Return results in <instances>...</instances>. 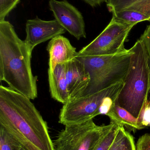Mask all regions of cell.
I'll list each match as a JSON object with an SVG mask.
<instances>
[{
  "label": "cell",
  "mask_w": 150,
  "mask_h": 150,
  "mask_svg": "<svg viewBox=\"0 0 150 150\" xmlns=\"http://www.w3.org/2000/svg\"><path fill=\"white\" fill-rule=\"evenodd\" d=\"M132 136L124 127L121 126L113 142L108 150H120Z\"/></svg>",
  "instance_id": "obj_16"
},
{
  "label": "cell",
  "mask_w": 150,
  "mask_h": 150,
  "mask_svg": "<svg viewBox=\"0 0 150 150\" xmlns=\"http://www.w3.org/2000/svg\"><path fill=\"white\" fill-rule=\"evenodd\" d=\"M138 119L144 127H150V100L149 99L144 105Z\"/></svg>",
  "instance_id": "obj_21"
},
{
  "label": "cell",
  "mask_w": 150,
  "mask_h": 150,
  "mask_svg": "<svg viewBox=\"0 0 150 150\" xmlns=\"http://www.w3.org/2000/svg\"><path fill=\"white\" fill-rule=\"evenodd\" d=\"M140 0H109L107 6L110 12L122 10Z\"/></svg>",
  "instance_id": "obj_18"
},
{
  "label": "cell",
  "mask_w": 150,
  "mask_h": 150,
  "mask_svg": "<svg viewBox=\"0 0 150 150\" xmlns=\"http://www.w3.org/2000/svg\"><path fill=\"white\" fill-rule=\"evenodd\" d=\"M8 130L12 134V135L18 141V142L26 150H41L38 149L37 147L34 146L31 143L27 141L26 139L24 137H23L21 135L19 134L16 133V132H12V131H10V130Z\"/></svg>",
  "instance_id": "obj_24"
},
{
  "label": "cell",
  "mask_w": 150,
  "mask_h": 150,
  "mask_svg": "<svg viewBox=\"0 0 150 150\" xmlns=\"http://www.w3.org/2000/svg\"><path fill=\"white\" fill-rule=\"evenodd\" d=\"M20 0H0V21L5 20L10 12L16 7Z\"/></svg>",
  "instance_id": "obj_19"
},
{
  "label": "cell",
  "mask_w": 150,
  "mask_h": 150,
  "mask_svg": "<svg viewBox=\"0 0 150 150\" xmlns=\"http://www.w3.org/2000/svg\"><path fill=\"white\" fill-rule=\"evenodd\" d=\"M86 3L90 5L91 7L94 8L100 6L104 3H107L109 0H83Z\"/></svg>",
  "instance_id": "obj_27"
},
{
  "label": "cell",
  "mask_w": 150,
  "mask_h": 150,
  "mask_svg": "<svg viewBox=\"0 0 150 150\" xmlns=\"http://www.w3.org/2000/svg\"><path fill=\"white\" fill-rule=\"evenodd\" d=\"M136 150H150V134H146L138 139L136 145Z\"/></svg>",
  "instance_id": "obj_25"
},
{
  "label": "cell",
  "mask_w": 150,
  "mask_h": 150,
  "mask_svg": "<svg viewBox=\"0 0 150 150\" xmlns=\"http://www.w3.org/2000/svg\"></svg>",
  "instance_id": "obj_29"
},
{
  "label": "cell",
  "mask_w": 150,
  "mask_h": 150,
  "mask_svg": "<svg viewBox=\"0 0 150 150\" xmlns=\"http://www.w3.org/2000/svg\"><path fill=\"white\" fill-rule=\"evenodd\" d=\"M120 150H136L134 139L133 136Z\"/></svg>",
  "instance_id": "obj_26"
},
{
  "label": "cell",
  "mask_w": 150,
  "mask_h": 150,
  "mask_svg": "<svg viewBox=\"0 0 150 150\" xmlns=\"http://www.w3.org/2000/svg\"><path fill=\"white\" fill-rule=\"evenodd\" d=\"M133 25H127L116 21L113 17L109 24L101 33L81 49L80 55H107L124 52V44Z\"/></svg>",
  "instance_id": "obj_7"
},
{
  "label": "cell",
  "mask_w": 150,
  "mask_h": 150,
  "mask_svg": "<svg viewBox=\"0 0 150 150\" xmlns=\"http://www.w3.org/2000/svg\"><path fill=\"white\" fill-rule=\"evenodd\" d=\"M49 6L55 19L66 31L78 40L86 38L83 17L75 6L67 0H50Z\"/></svg>",
  "instance_id": "obj_8"
},
{
  "label": "cell",
  "mask_w": 150,
  "mask_h": 150,
  "mask_svg": "<svg viewBox=\"0 0 150 150\" xmlns=\"http://www.w3.org/2000/svg\"><path fill=\"white\" fill-rule=\"evenodd\" d=\"M15 139H16V142H15V144H14V150H26L19 142H18V141L16 140V139L15 137Z\"/></svg>",
  "instance_id": "obj_28"
},
{
  "label": "cell",
  "mask_w": 150,
  "mask_h": 150,
  "mask_svg": "<svg viewBox=\"0 0 150 150\" xmlns=\"http://www.w3.org/2000/svg\"><path fill=\"white\" fill-rule=\"evenodd\" d=\"M66 63L56 66L53 72L48 70L49 91L55 100L64 104L70 100L66 79Z\"/></svg>",
  "instance_id": "obj_12"
},
{
  "label": "cell",
  "mask_w": 150,
  "mask_h": 150,
  "mask_svg": "<svg viewBox=\"0 0 150 150\" xmlns=\"http://www.w3.org/2000/svg\"><path fill=\"white\" fill-rule=\"evenodd\" d=\"M47 51L49 57L48 70L51 72H53L57 65L67 63L76 58L78 54L75 47L62 35L51 39L47 47Z\"/></svg>",
  "instance_id": "obj_11"
},
{
  "label": "cell",
  "mask_w": 150,
  "mask_h": 150,
  "mask_svg": "<svg viewBox=\"0 0 150 150\" xmlns=\"http://www.w3.org/2000/svg\"><path fill=\"white\" fill-rule=\"evenodd\" d=\"M120 126L115 123L111 130L104 137L94 150H108L113 142Z\"/></svg>",
  "instance_id": "obj_17"
},
{
  "label": "cell",
  "mask_w": 150,
  "mask_h": 150,
  "mask_svg": "<svg viewBox=\"0 0 150 150\" xmlns=\"http://www.w3.org/2000/svg\"><path fill=\"white\" fill-rule=\"evenodd\" d=\"M32 50L11 23L0 21V80L31 100L38 97V76L31 66Z\"/></svg>",
  "instance_id": "obj_1"
},
{
  "label": "cell",
  "mask_w": 150,
  "mask_h": 150,
  "mask_svg": "<svg viewBox=\"0 0 150 150\" xmlns=\"http://www.w3.org/2000/svg\"><path fill=\"white\" fill-rule=\"evenodd\" d=\"M124 9L137 11L150 17V0H140Z\"/></svg>",
  "instance_id": "obj_20"
},
{
  "label": "cell",
  "mask_w": 150,
  "mask_h": 150,
  "mask_svg": "<svg viewBox=\"0 0 150 150\" xmlns=\"http://www.w3.org/2000/svg\"><path fill=\"white\" fill-rule=\"evenodd\" d=\"M112 14L116 21L127 25L134 26L140 22L150 21L149 17L134 11L123 9L114 11Z\"/></svg>",
  "instance_id": "obj_14"
},
{
  "label": "cell",
  "mask_w": 150,
  "mask_h": 150,
  "mask_svg": "<svg viewBox=\"0 0 150 150\" xmlns=\"http://www.w3.org/2000/svg\"><path fill=\"white\" fill-rule=\"evenodd\" d=\"M140 39L142 41L145 46L149 58L150 68V24L147 26L143 34L141 36ZM149 100H150V90Z\"/></svg>",
  "instance_id": "obj_23"
},
{
  "label": "cell",
  "mask_w": 150,
  "mask_h": 150,
  "mask_svg": "<svg viewBox=\"0 0 150 150\" xmlns=\"http://www.w3.org/2000/svg\"><path fill=\"white\" fill-rule=\"evenodd\" d=\"M16 139L10 132L0 124V150H14Z\"/></svg>",
  "instance_id": "obj_15"
},
{
  "label": "cell",
  "mask_w": 150,
  "mask_h": 150,
  "mask_svg": "<svg viewBox=\"0 0 150 150\" xmlns=\"http://www.w3.org/2000/svg\"><path fill=\"white\" fill-rule=\"evenodd\" d=\"M133 54L124 85L115 104L138 119L150 90V68L145 46L139 39L131 48Z\"/></svg>",
  "instance_id": "obj_3"
},
{
  "label": "cell",
  "mask_w": 150,
  "mask_h": 150,
  "mask_svg": "<svg viewBox=\"0 0 150 150\" xmlns=\"http://www.w3.org/2000/svg\"><path fill=\"white\" fill-rule=\"evenodd\" d=\"M132 54L131 48L112 55L89 56L78 54L77 57L83 62L90 78L88 86L80 96L96 93L124 81Z\"/></svg>",
  "instance_id": "obj_4"
},
{
  "label": "cell",
  "mask_w": 150,
  "mask_h": 150,
  "mask_svg": "<svg viewBox=\"0 0 150 150\" xmlns=\"http://www.w3.org/2000/svg\"><path fill=\"white\" fill-rule=\"evenodd\" d=\"M26 31V37L24 40L32 51L38 45L62 35L66 31L56 19L45 21L38 17L27 20Z\"/></svg>",
  "instance_id": "obj_9"
},
{
  "label": "cell",
  "mask_w": 150,
  "mask_h": 150,
  "mask_svg": "<svg viewBox=\"0 0 150 150\" xmlns=\"http://www.w3.org/2000/svg\"><path fill=\"white\" fill-rule=\"evenodd\" d=\"M114 124L98 126L91 120L66 125L53 142L55 150H94Z\"/></svg>",
  "instance_id": "obj_5"
},
{
  "label": "cell",
  "mask_w": 150,
  "mask_h": 150,
  "mask_svg": "<svg viewBox=\"0 0 150 150\" xmlns=\"http://www.w3.org/2000/svg\"><path fill=\"white\" fill-rule=\"evenodd\" d=\"M31 99L9 87L0 86V124L41 150H55L46 122Z\"/></svg>",
  "instance_id": "obj_2"
},
{
  "label": "cell",
  "mask_w": 150,
  "mask_h": 150,
  "mask_svg": "<svg viewBox=\"0 0 150 150\" xmlns=\"http://www.w3.org/2000/svg\"><path fill=\"white\" fill-rule=\"evenodd\" d=\"M117 97H105L103 100L102 104L100 105L99 109V114L100 115H107L111 110V108L115 104V101Z\"/></svg>",
  "instance_id": "obj_22"
},
{
  "label": "cell",
  "mask_w": 150,
  "mask_h": 150,
  "mask_svg": "<svg viewBox=\"0 0 150 150\" xmlns=\"http://www.w3.org/2000/svg\"><path fill=\"white\" fill-rule=\"evenodd\" d=\"M124 81L96 93L70 100L63 104L59 117V123L66 126L93 120L99 115V109L105 97H118Z\"/></svg>",
  "instance_id": "obj_6"
},
{
  "label": "cell",
  "mask_w": 150,
  "mask_h": 150,
  "mask_svg": "<svg viewBox=\"0 0 150 150\" xmlns=\"http://www.w3.org/2000/svg\"><path fill=\"white\" fill-rule=\"evenodd\" d=\"M106 115L110 118L111 122L126 128L128 131L135 132L145 128L137 118L125 108L115 104Z\"/></svg>",
  "instance_id": "obj_13"
},
{
  "label": "cell",
  "mask_w": 150,
  "mask_h": 150,
  "mask_svg": "<svg viewBox=\"0 0 150 150\" xmlns=\"http://www.w3.org/2000/svg\"><path fill=\"white\" fill-rule=\"evenodd\" d=\"M66 74L70 100L81 96L90 80L83 62L77 57L68 62Z\"/></svg>",
  "instance_id": "obj_10"
}]
</instances>
